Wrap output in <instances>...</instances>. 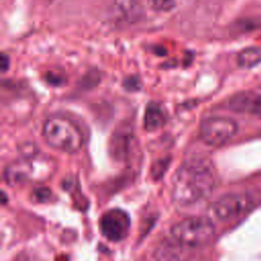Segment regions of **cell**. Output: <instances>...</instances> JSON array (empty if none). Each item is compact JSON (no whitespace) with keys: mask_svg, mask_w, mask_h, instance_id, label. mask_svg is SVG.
<instances>
[{"mask_svg":"<svg viewBox=\"0 0 261 261\" xmlns=\"http://www.w3.org/2000/svg\"><path fill=\"white\" fill-rule=\"evenodd\" d=\"M215 174L203 159L186 161L171 181L172 200L179 206H190L209 197L215 188Z\"/></svg>","mask_w":261,"mask_h":261,"instance_id":"1","label":"cell"},{"mask_svg":"<svg viewBox=\"0 0 261 261\" xmlns=\"http://www.w3.org/2000/svg\"><path fill=\"white\" fill-rule=\"evenodd\" d=\"M42 134L50 147L63 152H76L84 143L80 128L70 119L61 115L49 117L43 125Z\"/></svg>","mask_w":261,"mask_h":261,"instance_id":"2","label":"cell"},{"mask_svg":"<svg viewBox=\"0 0 261 261\" xmlns=\"http://www.w3.org/2000/svg\"><path fill=\"white\" fill-rule=\"evenodd\" d=\"M215 232L212 221L204 216H191L176 222L170 229L171 238L192 250L210 242Z\"/></svg>","mask_w":261,"mask_h":261,"instance_id":"3","label":"cell"},{"mask_svg":"<svg viewBox=\"0 0 261 261\" xmlns=\"http://www.w3.org/2000/svg\"><path fill=\"white\" fill-rule=\"evenodd\" d=\"M37 159H22L8 165L4 171V178L10 186L22 185L28 181L42 180L50 174L51 166L42 164Z\"/></svg>","mask_w":261,"mask_h":261,"instance_id":"4","label":"cell"},{"mask_svg":"<svg viewBox=\"0 0 261 261\" xmlns=\"http://www.w3.org/2000/svg\"><path fill=\"white\" fill-rule=\"evenodd\" d=\"M237 132L238 123L224 116L208 117L200 125V137L210 146H221L227 143Z\"/></svg>","mask_w":261,"mask_h":261,"instance_id":"5","label":"cell"},{"mask_svg":"<svg viewBox=\"0 0 261 261\" xmlns=\"http://www.w3.org/2000/svg\"><path fill=\"white\" fill-rule=\"evenodd\" d=\"M129 216L125 211L119 208L107 210L99 219L101 233L111 242L123 240L129 230Z\"/></svg>","mask_w":261,"mask_h":261,"instance_id":"6","label":"cell"},{"mask_svg":"<svg viewBox=\"0 0 261 261\" xmlns=\"http://www.w3.org/2000/svg\"><path fill=\"white\" fill-rule=\"evenodd\" d=\"M252 200L245 194H227L217 199L211 211L219 220H230L244 214L251 206Z\"/></svg>","mask_w":261,"mask_h":261,"instance_id":"7","label":"cell"},{"mask_svg":"<svg viewBox=\"0 0 261 261\" xmlns=\"http://www.w3.org/2000/svg\"><path fill=\"white\" fill-rule=\"evenodd\" d=\"M228 108L238 113L261 115V94L254 91H242L228 100Z\"/></svg>","mask_w":261,"mask_h":261,"instance_id":"8","label":"cell"},{"mask_svg":"<svg viewBox=\"0 0 261 261\" xmlns=\"http://www.w3.org/2000/svg\"><path fill=\"white\" fill-rule=\"evenodd\" d=\"M189 249L181 246L174 239L163 241L156 249V261H186Z\"/></svg>","mask_w":261,"mask_h":261,"instance_id":"9","label":"cell"},{"mask_svg":"<svg viewBox=\"0 0 261 261\" xmlns=\"http://www.w3.org/2000/svg\"><path fill=\"white\" fill-rule=\"evenodd\" d=\"M166 119V111L162 105L156 102H151L147 105L144 115V126L147 130H155L162 127Z\"/></svg>","mask_w":261,"mask_h":261,"instance_id":"10","label":"cell"},{"mask_svg":"<svg viewBox=\"0 0 261 261\" xmlns=\"http://www.w3.org/2000/svg\"><path fill=\"white\" fill-rule=\"evenodd\" d=\"M237 62L240 67L251 68L261 63V47L251 46L243 49L237 56Z\"/></svg>","mask_w":261,"mask_h":261,"instance_id":"11","label":"cell"},{"mask_svg":"<svg viewBox=\"0 0 261 261\" xmlns=\"http://www.w3.org/2000/svg\"><path fill=\"white\" fill-rule=\"evenodd\" d=\"M150 5L160 11H165L171 9L175 5V0H149Z\"/></svg>","mask_w":261,"mask_h":261,"instance_id":"12","label":"cell"},{"mask_svg":"<svg viewBox=\"0 0 261 261\" xmlns=\"http://www.w3.org/2000/svg\"><path fill=\"white\" fill-rule=\"evenodd\" d=\"M51 197V191L48 188L45 187H40L34 190L33 192V198L37 202H46L50 199Z\"/></svg>","mask_w":261,"mask_h":261,"instance_id":"13","label":"cell"},{"mask_svg":"<svg viewBox=\"0 0 261 261\" xmlns=\"http://www.w3.org/2000/svg\"><path fill=\"white\" fill-rule=\"evenodd\" d=\"M0 65H1V71L4 72L8 69L9 67V58L6 54L2 53L1 54V58H0Z\"/></svg>","mask_w":261,"mask_h":261,"instance_id":"14","label":"cell"},{"mask_svg":"<svg viewBox=\"0 0 261 261\" xmlns=\"http://www.w3.org/2000/svg\"><path fill=\"white\" fill-rule=\"evenodd\" d=\"M138 80H136L135 77H130L128 81H125V87L127 89L134 90V89H138Z\"/></svg>","mask_w":261,"mask_h":261,"instance_id":"15","label":"cell"}]
</instances>
